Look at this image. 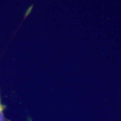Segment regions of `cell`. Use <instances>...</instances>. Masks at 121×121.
Wrapping results in <instances>:
<instances>
[{
    "instance_id": "6da1fadb",
    "label": "cell",
    "mask_w": 121,
    "mask_h": 121,
    "mask_svg": "<svg viewBox=\"0 0 121 121\" xmlns=\"http://www.w3.org/2000/svg\"><path fill=\"white\" fill-rule=\"evenodd\" d=\"M0 121H5L3 113H2V108H1V105H0Z\"/></svg>"
}]
</instances>
